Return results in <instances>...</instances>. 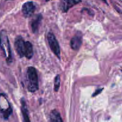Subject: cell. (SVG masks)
Returning <instances> with one entry per match:
<instances>
[{
	"label": "cell",
	"instance_id": "9",
	"mask_svg": "<svg viewBox=\"0 0 122 122\" xmlns=\"http://www.w3.org/2000/svg\"><path fill=\"white\" fill-rule=\"evenodd\" d=\"M21 112H22L23 122H30L28 110H27V106H26V102H25L24 99H21Z\"/></svg>",
	"mask_w": 122,
	"mask_h": 122
},
{
	"label": "cell",
	"instance_id": "7",
	"mask_svg": "<svg viewBox=\"0 0 122 122\" xmlns=\"http://www.w3.org/2000/svg\"><path fill=\"white\" fill-rule=\"evenodd\" d=\"M82 43V35L81 32L76 33L70 41V47L74 50H78Z\"/></svg>",
	"mask_w": 122,
	"mask_h": 122
},
{
	"label": "cell",
	"instance_id": "1",
	"mask_svg": "<svg viewBox=\"0 0 122 122\" xmlns=\"http://www.w3.org/2000/svg\"><path fill=\"white\" fill-rule=\"evenodd\" d=\"M15 50L20 57H26L30 59L33 55V46L29 41H25L22 37H17L14 43Z\"/></svg>",
	"mask_w": 122,
	"mask_h": 122
},
{
	"label": "cell",
	"instance_id": "6",
	"mask_svg": "<svg viewBox=\"0 0 122 122\" xmlns=\"http://www.w3.org/2000/svg\"><path fill=\"white\" fill-rule=\"evenodd\" d=\"M81 1V0H60V8L62 11L65 13Z\"/></svg>",
	"mask_w": 122,
	"mask_h": 122
},
{
	"label": "cell",
	"instance_id": "5",
	"mask_svg": "<svg viewBox=\"0 0 122 122\" xmlns=\"http://www.w3.org/2000/svg\"><path fill=\"white\" fill-rule=\"evenodd\" d=\"M36 10V4L33 2L30 1L24 4L22 6V12L24 16L29 17L32 16Z\"/></svg>",
	"mask_w": 122,
	"mask_h": 122
},
{
	"label": "cell",
	"instance_id": "2",
	"mask_svg": "<svg viewBox=\"0 0 122 122\" xmlns=\"http://www.w3.org/2000/svg\"><path fill=\"white\" fill-rule=\"evenodd\" d=\"M27 87L30 92H35L39 89L38 77L36 70L34 67H30L27 70Z\"/></svg>",
	"mask_w": 122,
	"mask_h": 122
},
{
	"label": "cell",
	"instance_id": "4",
	"mask_svg": "<svg viewBox=\"0 0 122 122\" xmlns=\"http://www.w3.org/2000/svg\"><path fill=\"white\" fill-rule=\"evenodd\" d=\"M47 40L50 47L52 52L58 57L60 58V45L56 37L52 32H49L47 35Z\"/></svg>",
	"mask_w": 122,
	"mask_h": 122
},
{
	"label": "cell",
	"instance_id": "8",
	"mask_svg": "<svg viewBox=\"0 0 122 122\" xmlns=\"http://www.w3.org/2000/svg\"><path fill=\"white\" fill-rule=\"evenodd\" d=\"M42 19V16L41 14H39L35 16V17H33V19L32 20L30 23V26L33 33H35L38 32L39 25H40Z\"/></svg>",
	"mask_w": 122,
	"mask_h": 122
},
{
	"label": "cell",
	"instance_id": "3",
	"mask_svg": "<svg viewBox=\"0 0 122 122\" xmlns=\"http://www.w3.org/2000/svg\"><path fill=\"white\" fill-rule=\"evenodd\" d=\"M0 47L3 51L7 62L10 63L12 60L10 45L6 31L4 30L0 31Z\"/></svg>",
	"mask_w": 122,
	"mask_h": 122
},
{
	"label": "cell",
	"instance_id": "10",
	"mask_svg": "<svg viewBox=\"0 0 122 122\" xmlns=\"http://www.w3.org/2000/svg\"><path fill=\"white\" fill-rule=\"evenodd\" d=\"M50 122H63L60 114L56 110H52L50 113Z\"/></svg>",
	"mask_w": 122,
	"mask_h": 122
},
{
	"label": "cell",
	"instance_id": "11",
	"mask_svg": "<svg viewBox=\"0 0 122 122\" xmlns=\"http://www.w3.org/2000/svg\"><path fill=\"white\" fill-rule=\"evenodd\" d=\"M60 86V78L58 75L56 77L54 80V90L56 92H58Z\"/></svg>",
	"mask_w": 122,
	"mask_h": 122
},
{
	"label": "cell",
	"instance_id": "13",
	"mask_svg": "<svg viewBox=\"0 0 122 122\" xmlns=\"http://www.w3.org/2000/svg\"><path fill=\"white\" fill-rule=\"evenodd\" d=\"M102 1H104L105 2H106V3H107V1H106V0H102Z\"/></svg>",
	"mask_w": 122,
	"mask_h": 122
},
{
	"label": "cell",
	"instance_id": "14",
	"mask_svg": "<svg viewBox=\"0 0 122 122\" xmlns=\"http://www.w3.org/2000/svg\"><path fill=\"white\" fill-rule=\"evenodd\" d=\"M45 1H50V0H45Z\"/></svg>",
	"mask_w": 122,
	"mask_h": 122
},
{
	"label": "cell",
	"instance_id": "12",
	"mask_svg": "<svg viewBox=\"0 0 122 122\" xmlns=\"http://www.w3.org/2000/svg\"><path fill=\"white\" fill-rule=\"evenodd\" d=\"M102 89H98V90H97V92H95V93H94V94H93V95H92L93 96H97V95H98V94H99V93H100L101 92H102Z\"/></svg>",
	"mask_w": 122,
	"mask_h": 122
}]
</instances>
